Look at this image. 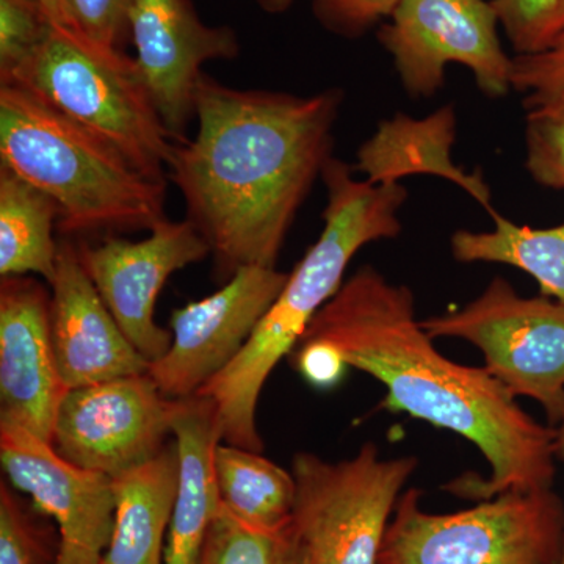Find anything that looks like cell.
<instances>
[{
    "instance_id": "ba28073f",
    "label": "cell",
    "mask_w": 564,
    "mask_h": 564,
    "mask_svg": "<svg viewBox=\"0 0 564 564\" xmlns=\"http://www.w3.org/2000/svg\"><path fill=\"white\" fill-rule=\"evenodd\" d=\"M433 337L475 345L485 369L514 399L541 404L549 425L564 417V306L549 296L519 295L503 278H494L484 293L462 310L426 318Z\"/></svg>"
},
{
    "instance_id": "9a60e30c",
    "label": "cell",
    "mask_w": 564,
    "mask_h": 564,
    "mask_svg": "<svg viewBox=\"0 0 564 564\" xmlns=\"http://www.w3.org/2000/svg\"><path fill=\"white\" fill-rule=\"evenodd\" d=\"M52 293L33 276L0 280V421L51 443L63 384L52 343Z\"/></svg>"
},
{
    "instance_id": "4fadbf2b",
    "label": "cell",
    "mask_w": 564,
    "mask_h": 564,
    "mask_svg": "<svg viewBox=\"0 0 564 564\" xmlns=\"http://www.w3.org/2000/svg\"><path fill=\"white\" fill-rule=\"evenodd\" d=\"M0 462L10 484L57 524L54 564L101 563L113 532V478L74 466L47 441L6 421Z\"/></svg>"
},
{
    "instance_id": "f1b7e54d",
    "label": "cell",
    "mask_w": 564,
    "mask_h": 564,
    "mask_svg": "<svg viewBox=\"0 0 564 564\" xmlns=\"http://www.w3.org/2000/svg\"><path fill=\"white\" fill-rule=\"evenodd\" d=\"M77 22L90 39L124 50L133 0H73Z\"/></svg>"
},
{
    "instance_id": "7a4b0ae2",
    "label": "cell",
    "mask_w": 564,
    "mask_h": 564,
    "mask_svg": "<svg viewBox=\"0 0 564 564\" xmlns=\"http://www.w3.org/2000/svg\"><path fill=\"white\" fill-rule=\"evenodd\" d=\"M299 343L317 344L345 367L384 386L383 406L473 443L491 467L488 480L466 478L451 491L474 500L510 489H549L556 467L555 426L519 406L485 367L445 358L415 317L408 285L364 265L315 314Z\"/></svg>"
},
{
    "instance_id": "d6a6232c",
    "label": "cell",
    "mask_w": 564,
    "mask_h": 564,
    "mask_svg": "<svg viewBox=\"0 0 564 564\" xmlns=\"http://www.w3.org/2000/svg\"><path fill=\"white\" fill-rule=\"evenodd\" d=\"M556 436H555V452L556 458L562 459L564 463V417L558 425L555 426ZM562 564H564V547H563V560Z\"/></svg>"
},
{
    "instance_id": "2e32d148",
    "label": "cell",
    "mask_w": 564,
    "mask_h": 564,
    "mask_svg": "<svg viewBox=\"0 0 564 564\" xmlns=\"http://www.w3.org/2000/svg\"><path fill=\"white\" fill-rule=\"evenodd\" d=\"M50 288L52 343L66 389L150 370V361L107 310L70 237L58 240L57 270Z\"/></svg>"
},
{
    "instance_id": "1f68e13d",
    "label": "cell",
    "mask_w": 564,
    "mask_h": 564,
    "mask_svg": "<svg viewBox=\"0 0 564 564\" xmlns=\"http://www.w3.org/2000/svg\"><path fill=\"white\" fill-rule=\"evenodd\" d=\"M293 0H258L259 6L262 7L267 13H282L291 7Z\"/></svg>"
},
{
    "instance_id": "8992f818",
    "label": "cell",
    "mask_w": 564,
    "mask_h": 564,
    "mask_svg": "<svg viewBox=\"0 0 564 564\" xmlns=\"http://www.w3.org/2000/svg\"><path fill=\"white\" fill-rule=\"evenodd\" d=\"M403 491L378 564H562L564 503L554 489H510L455 513Z\"/></svg>"
},
{
    "instance_id": "52a82bcc",
    "label": "cell",
    "mask_w": 564,
    "mask_h": 564,
    "mask_svg": "<svg viewBox=\"0 0 564 564\" xmlns=\"http://www.w3.org/2000/svg\"><path fill=\"white\" fill-rule=\"evenodd\" d=\"M419 462L381 458L373 443L343 462L311 452L292 459L291 530L304 564H378L393 510Z\"/></svg>"
},
{
    "instance_id": "4316f807",
    "label": "cell",
    "mask_w": 564,
    "mask_h": 564,
    "mask_svg": "<svg viewBox=\"0 0 564 564\" xmlns=\"http://www.w3.org/2000/svg\"><path fill=\"white\" fill-rule=\"evenodd\" d=\"M525 152L534 182L564 192V107L527 113Z\"/></svg>"
},
{
    "instance_id": "ac0fdd59",
    "label": "cell",
    "mask_w": 564,
    "mask_h": 564,
    "mask_svg": "<svg viewBox=\"0 0 564 564\" xmlns=\"http://www.w3.org/2000/svg\"><path fill=\"white\" fill-rule=\"evenodd\" d=\"M456 139L454 107L444 106L422 120L395 113L381 121L356 154L355 172L372 184H399L403 177L430 174L454 182L492 214L491 188L481 172L467 173L456 165L452 148Z\"/></svg>"
},
{
    "instance_id": "83f0119b",
    "label": "cell",
    "mask_w": 564,
    "mask_h": 564,
    "mask_svg": "<svg viewBox=\"0 0 564 564\" xmlns=\"http://www.w3.org/2000/svg\"><path fill=\"white\" fill-rule=\"evenodd\" d=\"M39 525L6 484L0 485V564H43Z\"/></svg>"
},
{
    "instance_id": "30bf717a",
    "label": "cell",
    "mask_w": 564,
    "mask_h": 564,
    "mask_svg": "<svg viewBox=\"0 0 564 564\" xmlns=\"http://www.w3.org/2000/svg\"><path fill=\"white\" fill-rule=\"evenodd\" d=\"M172 417L173 400L150 373L115 378L66 391L51 444L74 466L115 480L161 454Z\"/></svg>"
},
{
    "instance_id": "5b68a950",
    "label": "cell",
    "mask_w": 564,
    "mask_h": 564,
    "mask_svg": "<svg viewBox=\"0 0 564 564\" xmlns=\"http://www.w3.org/2000/svg\"><path fill=\"white\" fill-rule=\"evenodd\" d=\"M40 96L66 117L120 148L137 166L166 182L174 143L139 63L82 29L54 25L50 39L9 85Z\"/></svg>"
},
{
    "instance_id": "7c38bea8",
    "label": "cell",
    "mask_w": 564,
    "mask_h": 564,
    "mask_svg": "<svg viewBox=\"0 0 564 564\" xmlns=\"http://www.w3.org/2000/svg\"><path fill=\"white\" fill-rule=\"evenodd\" d=\"M139 242L109 236L77 242L85 272L133 347L154 362L170 350L173 333L155 322V304L174 273L210 256L209 245L187 220L166 218Z\"/></svg>"
},
{
    "instance_id": "277c9868",
    "label": "cell",
    "mask_w": 564,
    "mask_h": 564,
    "mask_svg": "<svg viewBox=\"0 0 564 564\" xmlns=\"http://www.w3.org/2000/svg\"><path fill=\"white\" fill-rule=\"evenodd\" d=\"M0 166L57 204L63 237L151 231L166 220V182L40 96L0 87Z\"/></svg>"
},
{
    "instance_id": "8fae6325",
    "label": "cell",
    "mask_w": 564,
    "mask_h": 564,
    "mask_svg": "<svg viewBox=\"0 0 564 564\" xmlns=\"http://www.w3.org/2000/svg\"><path fill=\"white\" fill-rule=\"evenodd\" d=\"M288 278L276 267H242L217 292L174 311L172 347L148 370L163 395L172 400L196 395L228 369Z\"/></svg>"
},
{
    "instance_id": "f546056e",
    "label": "cell",
    "mask_w": 564,
    "mask_h": 564,
    "mask_svg": "<svg viewBox=\"0 0 564 564\" xmlns=\"http://www.w3.org/2000/svg\"><path fill=\"white\" fill-rule=\"evenodd\" d=\"M318 20L329 31L358 36L383 18H391L402 0H313Z\"/></svg>"
},
{
    "instance_id": "6da1fadb",
    "label": "cell",
    "mask_w": 564,
    "mask_h": 564,
    "mask_svg": "<svg viewBox=\"0 0 564 564\" xmlns=\"http://www.w3.org/2000/svg\"><path fill=\"white\" fill-rule=\"evenodd\" d=\"M343 101L339 88L299 96L199 77L198 132L174 143L169 173L220 281L242 267L276 265L300 207L333 158Z\"/></svg>"
},
{
    "instance_id": "4dcf8cb0",
    "label": "cell",
    "mask_w": 564,
    "mask_h": 564,
    "mask_svg": "<svg viewBox=\"0 0 564 564\" xmlns=\"http://www.w3.org/2000/svg\"><path fill=\"white\" fill-rule=\"evenodd\" d=\"M46 11L52 24L58 28L80 29L73 0H36Z\"/></svg>"
},
{
    "instance_id": "d6986e66",
    "label": "cell",
    "mask_w": 564,
    "mask_h": 564,
    "mask_svg": "<svg viewBox=\"0 0 564 564\" xmlns=\"http://www.w3.org/2000/svg\"><path fill=\"white\" fill-rule=\"evenodd\" d=\"M180 486L176 441L143 466L115 478V522L99 564H165V534Z\"/></svg>"
},
{
    "instance_id": "7402d4cb",
    "label": "cell",
    "mask_w": 564,
    "mask_h": 564,
    "mask_svg": "<svg viewBox=\"0 0 564 564\" xmlns=\"http://www.w3.org/2000/svg\"><path fill=\"white\" fill-rule=\"evenodd\" d=\"M496 228L474 232L459 229L451 239L452 254L462 263H505L529 273L541 293L564 306V223L554 228L519 226L496 210Z\"/></svg>"
},
{
    "instance_id": "ffe728a7",
    "label": "cell",
    "mask_w": 564,
    "mask_h": 564,
    "mask_svg": "<svg viewBox=\"0 0 564 564\" xmlns=\"http://www.w3.org/2000/svg\"><path fill=\"white\" fill-rule=\"evenodd\" d=\"M57 204L0 166V278L36 276L51 284L57 270Z\"/></svg>"
},
{
    "instance_id": "44dd1931",
    "label": "cell",
    "mask_w": 564,
    "mask_h": 564,
    "mask_svg": "<svg viewBox=\"0 0 564 564\" xmlns=\"http://www.w3.org/2000/svg\"><path fill=\"white\" fill-rule=\"evenodd\" d=\"M214 473L221 507L240 522L281 532L292 521L295 478L259 452L220 443L214 452Z\"/></svg>"
},
{
    "instance_id": "3957f363",
    "label": "cell",
    "mask_w": 564,
    "mask_h": 564,
    "mask_svg": "<svg viewBox=\"0 0 564 564\" xmlns=\"http://www.w3.org/2000/svg\"><path fill=\"white\" fill-rule=\"evenodd\" d=\"M322 180L328 192L323 231L289 273L276 302L228 369L196 395L217 404L223 443L262 454L258 404L263 386L282 358L291 355L315 314L343 288L345 272L366 245L395 239L408 198L402 184L356 180L355 169L329 158Z\"/></svg>"
},
{
    "instance_id": "5bb4252c",
    "label": "cell",
    "mask_w": 564,
    "mask_h": 564,
    "mask_svg": "<svg viewBox=\"0 0 564 564\" xmlns=\"http://www.w3.org/2000/svg\"><path fill=\"white\" fill-rule=\"evenodd\" d=\"M129 22L152 101L173 140H187L203 66L236 58L239 39L228 25L203 22L191 0H133Z\"/></svg>"
},
{
    "instance_id": "484cf974",
    "label": "cell",
    "mask_w": 564,
    "mask_h": 564,
    "mask_svg": "<svg viewBox=\"0 0 564 564\" xmlns=\"http://www.w3.org/2000/svg\"><path fill=\"white\" fill-rule=\"evenodd\" d=\"M511 87L529 111L564 107V32L543 52L516 55Z\"/></svg>"
},
{
    "instance_id": "9c48e42d",
    "label": "cell",
    "mask_w": 564,
    "mask_h": 564,
    "mask_svg": "<svg viewBox=\"0 0 564 564\" xmlns=\"http://www.w3.org/2000/svg\"><path fill=\"white\" fill-rule=\"evenodd\" d=\"M499 25L486 0H402L378 36L413 98L436 95L452 63L473 70L489 98H502L513 90V58L503 51Z\"/></svg>"
},
{
    "instance_id": "d4e9b609",
    "label": "cell",
    "mask_w": 564,
    "mask_h": 564,
    "mask_svg": "<svg viewBox=\"0 0 564 564\" xmlns=\"http://www.w3.org/2000/svg\"><path fill=\"white\" fill-rule=\"evenodd\" d=\"M518 55L547 50L564 32V0H491Z\"/></svg>"
},
{
    "instance_id": "e0dca14e",
    "label": "cell",
    "mask_w": 564,
    "mask_h": 564,
    "mask_svg": "<svg viewBox=\"0 0 564 564\" xmlns=\"http://www.w3.org/2000/svg\"><path fill=\"white\" fill-rule=\"evenodd\" d=\"M172 432L180 452V486L165 564H198L221 505L214 473V452L223 443L217 404L204 395L173 400Z\"/></svg>"
},
{
    "instance_id": "cb8c5ba5",
    "label": "cell",
    "mask_w": 564,
    "mask_h": 564,
    "mask_svg": "<svg viewBox=\"0 0 564 564\" xmlns=\"http://www.w3.org/2000/svg\"><path fill=\"white\" fill-rule=\"evenodd\" d=\"M52 28L36 0H0V85H9L39 54Z\"/></svg>"
},
{
    "instance_id": "603a6c76",
    "label": "cell",
    "mask_w": 564,
    "mask_h": 564,
    "mask_svg": "<svg viewBox=\"0 0 564 564\" xmlns=\"http://www.w3.org/2000/svg\"><path fill=\"white\" fill-rule=\"evenodd\" d=\"M198 564H304L291 530L251 529L221 507L212 521Z\"/></svg>"
}]
</instances>
